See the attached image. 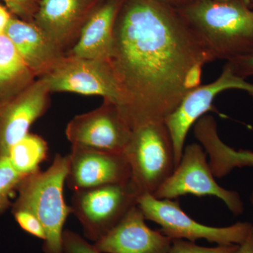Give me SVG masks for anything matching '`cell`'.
<instances>
[{"label": "cell", "mask_w": 253, "mask_h": 253, "mask_svg": "<svg viewBox=\"0 0 253 253\" xmlns=\"http://www.w3.org/2000/svg\"><path fill=\"white\" fill-rule=\"evenodd\" d=\"M215 61L177 9L154 0H124L109 63L118 106L131 129L165 122L201 85L205 65Z\"/></svg>", "instance_id": "1"}, {"label": "cell", "mask_w": 253, "mask_h": 253, "mask_svg": "<svg viewBox=\"0 0 253 253\" xmlns=\"http://www.w3.org/2000/svg\"><path fill=\"white\" fill-rule=\"evenodd\" d=\"M214 60L227 62L253 53V10L243 0H194L177 9Z\"/></svg>", "instance_id": "2"}, {"label": "cell", "mask_w": 253, "mask_h": 253, "mask_svg": "<svg viewBox=\"0 0 253 253\" xmlns=\"http://www.w3.org/2000/svg\"><path fill=\"white\" fill-rule=\"evenodd\" d=\"M69 165V155L56 154L45 171L40 169L25 176L18 184L17 198L11 206L12 212L30 211L41 221L46 232L44 253H63V226L72 213L63 195Z\"/></svg>", "instance_id": "3"}, {"label": "cell", "mask_w": 253, "mask_h": 253, "mask_svg": "<svg viewBox=\"0 0 253 253\" xmlns=\"http://www.w3.org/2000/svg\"><path fill=\"white\" fill-rule=\"evenodd\" d=\"M124 154L130 168L131 184L140 195L154 196L176 168L172 138L165 122L133 129Z\"/></svg>", "instance_id": "4"}, {"label": "cell", "mask_w": 253, "mask_h": 253, "mask_svg": "<svg viewBox=\"0 0 253 253\" xmlns=\"http://www.w3.org/2000/svg\"><path fill=\"white\" fill-rule=\"evenodd\" d=\"M139 196L129 180L74 191L71 207L86 239L94 244L137 205Z\"/></svg>", "instance_id": "5"}, {"label": "cell", "mask_w": 253, "mask_h": 253, "mask_svg": "<svg viewBox=\"0 0 253 253\" xmlns=\"http://www.w3.org/2000/svg\"><path fill=\"white\" fill-rule=\"evenodd\" d=\"M146 219L158 224L161 232L171 239L195 242L205 239L217 245H240L251 230L252 223L237 222L225 227H214L201 224L190 217L177 201L159 199L153 195L141 194L137 199Z\"/></svg>", "instance_id": "6"}, {"label": "cell", "mask_w": 253, "mask_h": 253, "mask_svg": "<svg viewBox=\"0 0 253 253\" xmlns=\"http://www.w3.org/2000/svg\"><path fill=\"white\" fill-rule=\"evenodd\" d=\"M215 196L221 200L234 215H241L244 204L239 193L221 187L207 161V154L199 144L184 147L182 156L172 175L154 195L159 199L174 200L179 196Z\"/></svg>", "instance_id": "7"}, {"label": "cell", "mask_w": 253, "mask_h": 253, "mask_svg": "<svg viewBox=\"0 0 253 253\" xmlns=\"http://www.w3.org/2000/svg\"><path fill=\"white\" fill-rule=\"evenodd\" d=\"M131 133L117 106L106 100L96 109L75 116L66 129L72 146L119 154H124Z\"/></svg>", "instance_id": "8"}, {"label": "cell", "mask_w": 253, "mask_h": 253, "mask_svg": "<svg viewBox=\"0 0 253 253\" xmlns=\"http://www.w3.org/2000/svg\"><path fill=\"white\" fill-rule=\"evenodd\" d=\"M232 89L247 91L253 99V84L235 74L226 63L217 80L205 85L201 84L189 92L166 118L165 124L172 138L176 167L180 162L186 136L191 126L211 109L218 94Z\"/></svg>", "instance_id": "9"}, {"label": "cell", "mask_w": 253, "mask_h": 253, "mask_svg": "<svg viewBox=\"0 0 253 253\" xmlns=\"http://www.w3.org/2000/svg\"><path fill=\"white\" fill-rule=\"evenodd\" d=\"M42 78L51 93L100 96L117 107L121 104L119 88L109 61L66 56L58 67Z\"/></svg>", "instance_id": "10"}, {"label": "cell", "mask_w": 253, "mask_h": 253, "mask_svg": "<svg viewBox=\"0 0 253 253\" xmlns=\"http://www.w3.org/2000/svg\"><path fill=\"white\" fill-rule=\"evenodd\" d=\"M49 86L45 80H35L7 103L0 106V157H7L9 150L23 136L50 104Z\"/></svg>", "instance_id": "11"}, {"label": "cell", "mask_w": 253, "mask_h": 253, "mask_svg": "<svg viewBox=\"0 0 253 253\" xmlns=\"http://www.w3.org/2000/svg\"><path fill=\"white\" fill-rule=\"evenodd\" d=\"M101 0H40L33 23L67 54Z\"/></svg>", "instance_id": "12"}, {"label": "cell", "mask_w": 253, "mask_h": 253, "mask_svg": "<svg viewBox=\"0 0 253 253\" xmlns=\"http://www.w3.org/2000/svg\"><path fill=\"white\" fill-rule=\"evenodd\" d=\"M66 183L73 192L130 180L129 163L125 154L72 146Z\"/></svg>", "instance_id": "13"}, {"label": "cell", "mask_w": 253, "mask_h": 253, "mask_svg": "<svg viewBox=\"0 0 253 253\" xmlns=\"http://www.w3.org/2000/svg\"><path fill=\"white\" fill-rule=\"evenodd\" d=\"M137 205L111 231L94 243L103 253H168L172 240L146 224Z\"/></svg>", "instance_id": "14"}, {"label": "cell", "mask_w": 253, "mask_h": 253, "mask_svg": "<svg viewBox=\"0 0 253 253\" xmlns=\"http://www.w3.org/2000/svg\"><path fill=\"white\" fill-rule=\"evenodd\" d=\"M25 63L36 78H42L58 67L66 54L50 41L33 22L11 18L5 31Z\"/></svg>", "instance_id": "15"}, {"label": "cell", "mask_w": 253, "mask_h": 253, "mask_svg": "<svg viewBox=\"0 0 253 253\" xmlns=\"http://www.w3.org/2000/svg\"><path fill=\"white\" fill-rule=\"evenodd\" d=\"M123 1H101L84 23L77 42L66 56L109 61L112 53L115 23Z\"/></svg>", "instance_id": "16"}, {"label": "cell", "mask_w": 253, "mask_h": 253, "mask_svg": "<svg viewBox=\"0 0 253 253\" xmlns=\"http://www.w3.org/2000/svg\"><path fill=\"white\" fill-rule=\"evenodd\" d=\"M206 154L209 156V165L214 177L227 175L236 168H253V152L236 151L223 142L217 132L208 134L203 141Z\"/></svg>", "instance_id": "17"}, {"label": "cell", "mask_w": 253, "mask_h": 253, "mask_svg": "<svg viewBox=\"0 0 253 253\" xmlns=\"http://www.w3.org/2000/svg\"><path fill=\"white\" fill-rule=\"evenodd\" d=\"M48 144L42 136L28 132L11 146L8 158L20 174L29 175L40 170V166L47 158Z\"/></svg>", "instance_id": "18"}, {"label": "cell", "mask_w": 253, "mask_h": 253, "mask_svg": "<svg viewBox=\"0 0 253 253\" xmlns=\"http://www.w3.org/2000/svg\"><path fill=\"white\" fill-rule=\"evenodd\" d=\"M0 69L8 77L26 85L36 80L14 42L5 33L0 35Z\"/></svg>", "instance_id": "19"}, {"label": "cell", "mask_w": 253, "mask_h": 253, "mask_svg": "<svg viewBox=\"0 0 253 253\" xmlns=\"http://www.w3.org/2000/svg\"><path fill=\"white\" fill-rule=\"evenodd\" d=\"M25 176L13 168L8 157H0V215L12 206L10 198Z\"/></svg>", "instance_id": "20"}, {"label": "cell", "mask_w": 253, "mask_h": 253, "mask_svg": "<svg viewBox=\"0 0 253 253\" xmlns=\"http://www.w3.org/2000/svg\"><path fill=\"white\" fill-rule=\"evenodd\" d=\"M239 245H218L216 247H204L183 239L172 240L168 253H236Z\"/></svg>", "instance_id": "21"}, {"label": "cell", "mask_w": 253, "mask_h": 253, "mask_svg": "<svg viewBox=\"0 0 253 253\" xmlns=\"http://www.w3.org/2000/svg\"><path fill=\"white\" fill-rule=\"evenodd\" d=\"M12 213L16 222L23 231L43 241H45V230L41 221L33 213L25 210H18Z\"/></svg>", "instance_id": "22"}, {"label": "cell", "mask_w": 253, "mask_h": 253, "mask_svg": "<svg viewBox=\"0 0 253 253\" xmlns=\"http://www.w3.org/2000/svg\"><path fill=\"white\" fill-rule=\"evenodd\" d=\"M63 253H103L84 237L71 230L63 233Z\"/></svg>", "instance_id": "23"}, {"label": "cell", "mask_w": 253, "mask_h": 253, "mask_svg": "<svg viewBox=\"0 0 253 253\" xmlns=\"http://www.w3.org/2000/svg\"><path fill=\"white\" fill-rule=\"evenodd\" d=\"M12 14L20 19L33 22V16L38 9L40 0H3Z\"/></svg>", "instance_id": "24"}, {"label": "cell", "mask_w": 253, "mask_h": 253, "mask_svg": "<svg viewBox=\"0 0 253 253\" xmlns=\"http://www.w3.org/2000/svg\"><path fill=\"white\" fill-rule=\"evenodd\" d=\"M27 86L8 77L0 69V106L12 99Z\"/></svg>", "instance_id": "25"}, {"label": "cell", "mask_w": 253, "mask_h": 253, "mask_svg": "<svg viewBox=\"0 0 253 253\" xmlns=\"http://www.w3.org/2000/svg\"><path fill=\"white\" fill-rule=\"evenodd\" d=\"M235 74L244 78L253 76V53L246 57L227 62Z\"/></svg>", "instance_id": "26"}, {"label": "cell", "mask_w": 253, "mask_h": 253, "mask_svg": "<svg viewBox=\"0 0 253 253\" xmlns=\"http://www.w3.org/2000/svg\"><path fill=\"white\" fill-rule=\"evenodd\" d=\"M236 253H253V223L247 237L239 245Z\"/></svg>", "instance_id": "27"}, {"label": "cell", "mask_w": 253, "mask_h": 253, "mask_svg": "<svg viewBox=\"0 0 253 253\" xmlns=\"http://www.w3.org/2000/svg\"><path fill=\"white\" fill-rule=\"evenodd\" d=\"M12 16L6 7L0 4V35L3 34Z\"/></svg>", "instance_id": "28"}, {"label": "cell", "mask_w": 253, "mask_h": 253, "mask_svg": "<svg viewBox=\"0 0 253 253\" xmlns=\"http://www.w3.org/2000/svg\"><path fill=\"white\" fill-rule=\"evenodd\" d=\"M154 1L167 5V6L174 8L176 9H180L186 5L189 4L191 1H194V0H154Z\"/></svg>", "instance_id": "29"}, {"label": "cell", "mask_w": 253, "mask_h": 253, "mask_svg": "<svg viewBox=\"0 0 253 253\" xmlns=\"http://www.w3.org/2000/svg\"><path fill=\"white\" fill-rule=\"evenodd\" d=\"M214 1H219V2H227V1H231V0H214ZM243 1L249 6L251 4V0H243Z\"/></svg>", "instance_id": "30"}, {"label": "cell", "mask_w": 253, "mask_h": 253, "mask_svg": "<svg viewBox=\"0 0 253 253\" xmlns=\"http://www.w3.org/2000/svg\"><path fill=\"white\" fill-rule=\"evenodd\" d=\"M250 200H251V204L253 206V191L252 194L251 195V197H250Z\"/></svg>", "instance_id": "31"}, {"label": "cell", "mask_w": 253, "mask_h": 253, "mask_svg": "<svg viewBox=\"0 0 253 253\" xmlns=\"http://www.w3.org/2000/svg\"><path fill=\"white\" fill-rule=\"evenodd\" d=\"M251 1H252V0H251Z\"/></svg>", "instance_id": "32"}]
</instances>
